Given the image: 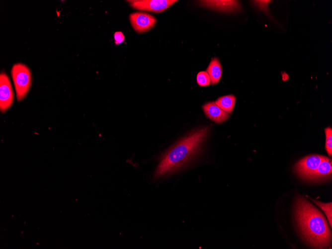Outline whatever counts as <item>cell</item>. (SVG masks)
Returning <instances> with one entry per match:
<instances>
[{"mask_svg":"<svg viewBox=\"0 0 332 249\" xmlns=\"http://www.w3.org/2000/svg\"><path fill=\"white\" fill-rule=\"evenodd\" d=\"M209 130V127L197 129L173 145L162 157L154 177L169 174L189 164L199 153Z\"/></svg>","mask_w":332,"mask_h":249,"instance_id":"cell-1","label":"cell"},{"mask_svg":"<svg viewBox=\"0 0 332 249\" xmlns=\"http://www.w3.org/2000/svg\"><path fill=\"white\" fill-rule=\"evenodd\" d=\"M295 208L298 226L310 245L316 249L330 247L332 233L324 215L302 196L297 198Z\"/></svg>","mask_w":332,"mask_h":249,"instance_id":"cell-2","label":"cell"},{"mask_svg":"<svg viewBox=\"0 0 332 249\" xmlns=\"http://www.w3.org/2000/svg\"><path fill=\"white\" fill-rule=\"evenodd\" d=\"M11 75L15 87L18 101L23 100L28 93L31 85V73L25 65L16 63L11 69Z\"/></svg>","mask_w":332,"mask_h":249,"instance_id":"cell-3","label":"cell"},{"mask_svg":"<svg viewBox=\"0 0 332 249\" xmlns=\"http://www.w3.org/2000/svg\"><path fill=\"white\" fill-rule=\"evenodd\" d=\"M325 156L311 155L299 160L294 166L295 172L301 178L308 179L318 168Z\"/></svg>","mask_w":332,"mask_h":249,"instance_id":"cell-4","label":"cell"},{"mask_svg":"<svg viewBox=\"0 0 332 249\" xmlns=\"http://www.w3.org/2000/svg\"><path fill=\"white\" fill-rule=\"evenodd\" d=\"M133 8L142 11L161 12L167 9L177 0H127Z\"/></svg>","mask_w":332,"mask_h":249,"instance_id":"cell-5","label":"cell"},{"mask_svg":"<svg viewBox=\"0 0 332 249\" xmlns=\"http://www.w3.org/2000/svg\"><path fill=\"white\" fill-rule=\"evenodd\" d=\"M14 100V93L10 80L4 73L0 75V110L6 111L11 106Z\"/></svg>","mask_w":332,"mask_h":249,"instance_id":"cell-6","label":"cell"},{"mask_svg":"<svg viewBox=\"0 0 332 249\" xmlns=\"http://www.w3.org/2000/svg\"><path fill=\"white\" fill-rule=\"evenodd\" d=\"M130 21L134 29L138 33L147 32L154 27L156 19L145 12H134L130 14Z\"/></svg>","mask_w":332,"mask_h":249,"instance_id":"cell-7","label":"cell"},{"mask_svg":"<svg viewBox=\"0 0 332 249\" xmlns=\"http://www.w3.org/2000/svg\"><path fill=\"white\" fill-rule=\"evenodd\" d=\"M199 4L213 10L226 13L237 12L241 9L238 0H201Z\"/></svg>","mask_w":332,"mask_h":249,"instance_id":"cell-8","label":"cell"},{"mask_svg":"<svg viewBox=\"0 0 332 249\" xmlns=\"http://www.w3.org/2000/svg\"><path fill=\"white\" fill-rule=\"evenodd\" d=\"M206 116L217 123H221L227 120L230 115L222 110L214 101L208 102L203 106Z\"/></svg>","mask_w":332,"mask_h":249,"instance_id":"cell-9","label":"cell"},{"mask_svg":"<svg viewBox=\"0 0 332 249\" xmlns=\"http://www.w3.org/2000/svg\"><path fill=\"white\" fill-rule=\"evenodd\" d=\"M332 172V160L325 157L318 168L310 176L308 180L318 182L329 179L331 178Z\"/></svg>","mask_w":332,"mask_h":249,"instance_id":"cell-10","label":"cell"},{"mask_svg":"<svg viewBox=\"0 0 332 249\" xmlns=\"http://www.w3.org/2000/svg\"><path fill=\"white\" fill-rule=\"evenodd\" d=\"M206 72L210 76L211 83L216 84L220 81L222 75V69L219 60L217 58L212 59Z\"/></svg>","mask_w":332,"mask_h":249,"instance_id":"cell-11","label":"cell"},{"mask_svg":"<svg viewBox=\"0 0 332 249\" xmlns=\"http://www.w3.org/2000/svg\"><path fill=\"white\" fill-rule=\"evenodd\" d=\"M236 100L235 95L230 94L220 97L215 102L224 111L231 113L234 108Z\"/></svg>","mask_w":332,"mask_h":249,"instance_id":"cell-12","label":"cell"},{"mask_svg":"<svg viewBox=\"0 0 332 249\" xmlns=\"http://www.w3.org/2000/svg\"><path fill=\"white\" fill-rule=\"evenodd\" d=\"M313 201L315 202L325 213L327 218L329 222L331 228L332 227V202L330 203H323L318 200L312 199Z\"/></svg>","mask_w":332,"mask_h":249,"instance_id":"cell-13","label":"cell"},{"mask_svg":"<svg viewBox=\"0 0 332 249\" xmlns=\"http://www.w3.org/2000/svg\"><path fill=\"white\" fill-rule=\"evenodd\" d=\"M326 134L325 149L329 157L332 155V129L330 127L325 129Z\"/></svg>","mask_w":332,"mask_h":249,"instance_id":"cell-14","label":"cell"},{"mask_svg":"<svg viewBox=\"0 0 332 249\" xmlns=\"http://www.w3.org/2000/svg\"><path fill=\"white\" fill-rule=\"evenodd\" d=\"M197 82L201 86H206L211 83V79L206 71H201L197 75Z\"/></svg>","mask_w":332,"mask_h":249,"instance_id":"cell-15","label":"cell"},{"mask_svg":"<svg viewBox=\"0 0 332 249\" xmlns=\"http://www.w3.org/2000/svg\"><path fill=\"white\" fill-rule=\"evenodd\" d=\"M271 0H253L252 2L257 5L261 10L266 13H269L268 5Z\"/></svg>","mask_w":332,"mask_h":249,"instance_id":"cell-16","label":"cell"},{"mask_svg":"<svg viewBox=\"0 0 332 249\" xmlns=\"http://www.w3.org/2000/svg\"><path fill=\"white\" fill-rule=\"evenodd\" d=\"M114 38L115 40V43L116 45H118L124 41L125 36L122 32L120 31L116 32L114 34Z\"/></svg>","mask_w":332,"mask_h":249,"instance_id":"cell-17","label":"cell"}]
</instances>
